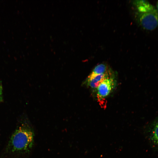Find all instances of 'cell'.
Segmentation results:
<instances>
[{"label": "cell", "instance_id": "obj_4", "mask_svg": "<svg viewBox=\"0 0 158 158\" xmlns=\"http://www.w3.org/2000/svg\"><path fill=\"white\" fill-rule=\"evenodd\" d=\"M109 72L105 74L96 75L91 78H87L85 83L92 89L97 88L100 84L109 76Z\"/></svg>", "mask_w": 158, "mask_h": 158}, {"label": "cell", "instance_id": "obj_1", "mask_svg": "<svg viewBox=\"0 0 158 158\" xmlns=\"http://www.w3.org/2000/svg\"><path fill=\"white\" fill-rule=\"evenodd\" d=\"M34 136L33 129L28 120L20 119L0 158H23L32 148Z\"/></svg>", "mask_w": 158, "mask_h": 158}, {"label": "cell", "instance_id": "obj_5", "mask_svg": "<svg viewBox=\"0 0 158 158\" xmlns=\"http://www.w3.org/2000/svg\"><path fill=\"white\" fill-rule=\"evenodd\" d=\"M108 66L105 63H101L96 65L93 68L87 78H91L96 75L106 73L109 72Z\"/></svg>", "mask_w": 158, "mask_h": 158}, {"label": "cell", "instance_id": "obj_8", "mask_svg": "<svg viewBox=\"0 0 158 158\" xmlns=\"http://www.w3.org/2000/svg\"><path fill=\"white\" fill-rule=\"evenodd\" d=\"M156 8L158 11V1L157 2Z\"/></svg>", "mask_w": 158, "mask_h": 158}, {"label": "cell", "instance_id": "obj_7", "mask_svg": "<svg viewBox=\"0 0 158 158\" xmlns=\"http://www.w3.org/2000/svg\"><path fill=\"white\" fill-rule=\"evenodd\" d=\"M2 87L1 83L0 82V103L2 101Z\"/></svg>", "mask_w": 158, "mask_h": 158}, {"label": "cell", "instance_id": "obj_3", "mask_svg": "<svg viewBox=\"0 0 158 158\" xmlns=\"http://www.w3.org/2000/svg\"><path fill=\"white\" fill-rule=\"evenodd\" d=\"M116 81L113 77L109 76L105 79L97 88V96L100 102L107 97L115 86Z\"/></svg>", "mask_w": 158, "mask_h": 158}, {"label": "cell", "instance_id": "obj_6", "mask_svg": "<svg viewBox=\"0 0 158 158\" xmlns=\"http://www.w3.org/2000/svg\"><path fill=\"white\" fill-rule=\"evenodd\" d=\"M150 133L151 140L154 145L158 146V120L153 124Z\"/></svg>", "mask_w": 158, "mask_h": 158}, {"label": "cell", "instance_id": "obj_2", "mask_svg": "<svg viewBox=\"0 0 158 158\" xmlns=\"http://www.w3.org/2000/svg\"><path fill=\"white\" fill-rule=\"evenodd\" d=\"M135 16L138 23L144 29L152 30L158 27V11L146 0L133 1Z\"/></svg>", "mask_w": 158, "mask_h": 158}]
</instances>
